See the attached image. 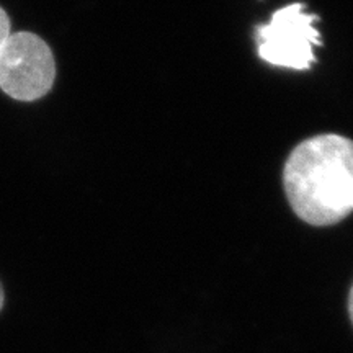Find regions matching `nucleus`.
<instances>
[{
	"label": "nucleus",
	"mask_w": 353,
	"mask_h": 353,
	"mask_svg": "<svg viewBox=\"0 0 353 353\" xmlns=\"http://www.w3.org/2000/svg\"><path fill=\"white\" fill-rule=\"evenodd\" d=\"M283 188L304 223H341L353 213V141L334 132L301 141L285 162Z\"/></svg>",
	"instance_id": "nucleus-1"
},
{
	"label": "nucleus",
	"mask_w": 353,
	"mask_h": 353,
	"mask_svg": "<svg viewBox=\"0 0 353 353\" xmlns=\"http://www.w3.org/2000/svg\"><path fill=\"white\" fill-rule=\"evenodd\" d=\"M319 17L306 12V3L296 2L276 10L272 20L255 28V43L265 63L294 70H307L316 63L314 46L322 39L316 23Z\"/></svg>",
	"instance_id": "nucleus-2"
},
{
	"label": "nucleus",
	"mask_w": 353,
	"mask_h": 353,
	"mask_svg": "<svg viewBox=\"0 0 353 353\" xmlns=\"http://www.w3.org/2000/svg\"><path fill=\"white\" fill-rule=\"evenodd\" d=\"M56 63L48 43L30 32L10 33L0 48V88L12 99L33 101L52 88Z\"/></svg>",
	"instance_id": "nucleus-3"
},
{
	"label": "nucleus",
	"mask_w": 353,
	"mask_h": 353,
	"mask_svg": "<svg viewBox=\"0 0 353 353\" xmlns=\"http://www.w3.org/2000/svg\"><path fill=\"white\" fill-rule=\"evenodd\" d=\"M8 37H10V20H8L6 10L0 8V48L3 46Z\"/></svg>",
	"instance_id": "nucleus-4"
},
{
	"label": "nucleus",
	"mask_w": 353,
	"mask_h": 353,
	"mask_svg": "<svg viewBox=\"0 0 353 353\" xmlns=\"http://www.w3.org/2000/svg\"><path fill=\"white\" fill-rule=\"evenodd\" d=\"M347 307H348V316H350V321H352V324H353V285H352L350 291H348V304H347Z\"/></svg>",
	"instance_id": "nucleus-5"
},
{
	"label": "nucleus",
	"mask_w": 353,
	"mask_h": 353,
	"mask_svg": "<svg viewBox=\"0 0 353 353\" xmlns=\"http://www.w3.org/2000/svg\"><path fill=\"white\" fill-rule=\"evenodd\" d=\"M3 307V290H2V285H0V309Z\"/></svg>",
	"instance_id": "nucleus-6"
}]
</instances>
